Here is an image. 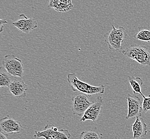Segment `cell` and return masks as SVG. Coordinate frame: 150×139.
<instances>
[{"instance_id":"1","label":"cell","mask_w":150,"mask_h":139,"mask_svg":"<svg viewBox=\"0 0 150 139\" xmlns=\"http://www.w3.org/2000/svg\"><path fill=\"white\" fill-rule=\"evenodd\" d=\"M67 80L71 90L74 92H79L88 96L98 94H104L105 87L104 85H100L98 86H92L81 81L78 78L75 73L68 74L67 75Z\"/></svg>"},{"instance_id":"2","label":"cell","mask_w":150,"mask_h":139,"mask_svg":"<svg viewBox=\"0 0 150 139\" xmlns=\"http://www.w3.org/2000/svg\"><path fill=\"white\" fill-rule=\"evenodd\" d=\"M122 54L143 66H150V52L146 47L130 46L122 50Z\"/></svg>"},{"instance_id":"3","label":"cell","mask_w":150,"mask_h":139,"mask_svg":"<svg viewBox=\"0 0 150 139\" xmlns=\"http://www.w3.org/2000/svg\"><path fill=\"white\" fill-rule=\"evenodd\" d=\"M105 41L111 50L118 51L122 49V44L127 37V32L124 27L120 26L116 29L112 25V29L104 35Z\"/></svg>"},{"instance_id":"4","label":"cell","mask_w":150,"mask_h":139,"mask_svg":"<svg viewBox=\"0 0 150 139\" xmlns=\"http://www.w3.org/2000/svg\"><path fill=\"white\" fill-rule=\"evenodd\" d=\"M71 135L66 129L58 130L53 125H46L43 130L36 131L34 134L35 138L43 139H70Z\"/></svg>"},{"instance_id":"5","label":"cell","mask_w":150,"mask_h":139,"mask_svg":"<svg viewBox=\"0 0 150 139\" xmlns=\"http://www.w3.org/2000/svg\"><path fill=\"white\" fill-rule=\"evenodd\" d=\"M2 65L9 75L23 78V65L22 61L13 55H8L4 56Z\"/></svg>"},{"instance_id":"6","label":"cell","mask_w":150,"mask_h":139,"mask_svg":"<svg viewBox=\"0 0 150 139\" xmlns=\"http://www.w3.org/2000/svg\"><path fill=\"white\" fill-rule=\"evenodd\" d=\"M72 100L73 114L79 117L83 116L85 111L93 103L88 96L82 93L75 95L73 96Z\"/></svg>"},{"instance_id":"7","label":"cell","mask_w":150,"mask_h":139,"mask_svg":"<svg viewBox=\"0 0 150 139\" xmlns=\"http://www.w3.org/2000/svg\"><path fill=\"white\" fill-rule=\"evenodd\" d=\"M0 130L5 134L20 133L23 126L19 121L7 116L0 120Z\"/></svg>"},{"instance_id":"8","label":"cell","mask_w":150,"mask_h":139,"mask_svg":"<svg viewBox=\"0 0 150 139\" xmlns=\"http://www.w3.org/2000/svg\"><path fill=\"white\" fill-rule=\"evenodd\" d=\"M126 99L128 102V113L126 119H132L142 116V102L139 96L127 95Z\"/></svg>"},{"instance_id":"9","label":"cell","mask_w":150,"mask_h":139,"mask_svg":"<svg viewBox=\"0 0 150 139\" xmlns=\"http://www.w3.org/2000/svg\"><path fill=\"white\" fill-rule=\"evenodd\" d=\"M103 104V99L101 96H98L96 101L93 102L92 104L90 105L81 117L80 121L84 122L90 120L93 122H95L100 115Z\"/></svg>"},{"instance_id":"10","label":"cell","mask_w":150,"mask_h":139,"mask_svg":"<svg viewBox=\"0 0 150 139\" xmlns=\"http://www.w3.org/2000/svg\"><path fill=\"white\" fill-rule=\"evenodd\" d=\"M19 17H23L24 19H20L14 23H12V25L17 27L21 32L26 34H28L33 29L38 27V21L34 18H28L23 14L20 15Z\"/></svg>"},{"instance_id":"11","label":"cell","mask_w":150,"mask_h":139,"mask_svg":"<svg viewBox=\"0 0 150 139\" xmlns=\"http://www.w3.org/2000/svg\"><path fill=\"white\" fill-rule=\"evenodd\" d=\"M8 88L12 95L20 99L26 97V92L28 87V85L22 80L13 79Z\"/></svg>"},{"instance_id":"12","label":"cell","mask_w":150,"mask_h":139,"mask_svg":"<svg viewBox=\"0 0 150 139\" xmlns=\"http://www.w3.org/2000/svg\"><path fill=\"white\" fill-rule=\"evenodd\" d=\"M133 139H139L145 138L147 134V125L142 116L136 118L135 121L132 125Z\"/></svg>"},{"instance_id":"13","label":"cell","mask_w":150,"mask_h":139,"mask_svg":"<svg viewBox=\"0 0 150 139\" xmlns=\"http://www.w3.org/2000/svg\"><path fill=\"white\" fill-rule=\"evenodd\" d=\"M49 6L57 11L66 12L74 7L72 0H50Z\"/></svg>"},{"instance_id":"14","label":"cell","mask_w":150,"mask_h":139,"mask_svg":"<svg viewBox=\"0 0 150 139\" xmlns=\"http://www.w3.org/2000/svg\"><path fill=\"white\" fill-rule=\"evenodd\" d=\"M128 80L132 88L133 92L134 94H139L144 98L145 96L142 92V87L143 84V81L140 77H135L134 76H129L128 77Z\"/></svg>"},{"instance_id":"15","label":"cell","mask_w":150,"mask_h":139,"mask_svg":"<svg viewBox=\"0 0 150 139\" xmlns=\"http://www.w3.org/2000/svg\"><path fill=\"white\" fill-rule=\"evenodd\" d=\"M79 139H102V134L94 130L83 131L81 133Z\"/></svg>"},{"instance_id":"16","label":"cell","mask_w":150,"mask_h":139,"mask_svg":"<svg viewBox=\"0 0 150 139\" xmlns=\"http://www.w3.org/2000/svg\"><path fill=\"white\" fill-rule=\"evenodd\" d=\"M13 79L8 73L1 72L0 74V87H9Z\"/></svg>"},{"instance_id":"17","label":"cell","mask_w":150,"mask_h":139,"mask_svg":"<svg viewBox=\"0 0 150 139\" xmlns=\"http://www.w3.org/2000/svg\"><path fill=\"white\" fill-rule=\"evenodd\" d=\"M135 38L139 40L145 42H150V31L148 29H142L139 31L136 35Z\"/></svg>"},{"instance_id":"18","label":"cell","mask_w":150,"mask_h":139,"mask_svg":"<svg viewBox=\"0 0 150 139\" xmlns=\"http://www.w3.org/2000/svg\"><path fill=\"white\" fill-rule=\"evenodd\" d=\"M142 102V110L145 113H150V95L145 96Z\"/></svg>"},{"instance_id":"19","label":"cell","mask_w":150,"mask_h":139,"mask_svg":"<svg viewBox=\"0 0 150 139\" xmlns=\"http://www.w3.org/2000/svg\"><path fill=\"white\" fill-rule=\"evenodd\" d=\"M7 23H8V21L5 19H0V33L3 32L4 30V27H3L4 24Z\"/></svg>"},{"instance_id":"20","label":"cell","mask_w":150,"mask_h":139,"mask_svg":"<svg viewBox=\"0 0 150 139\" xmlns=\"http://www.w3.org/2000/svg\"><path fill=\"white\" fill-rule=\"evenodd\" d=\"M0 139H8V138L6 136L5 134L3 133L2 132L0 133Z\"/></svg>"},{"instance_id":"21","label":"cell","mask_w":150,"mask_h":139,"mask_svg":"<svg viewBox=\"0 0 150 139\" xmlns=\"http://www.w3.org/2000/svg\"><path fill=\"white\" fill-rule=\"evenodd\" d=\"M149 132H150V130H149Z\"/></svg>"},{"instance_id":"22","label":"cell","mask_w":150,"mask_h":139,"mask_svg":"<svg viewBox=\"0 0 150 139\" xmlns=\"http://www.w3.org/2000/svg\"></svg>"}]
</instances>
